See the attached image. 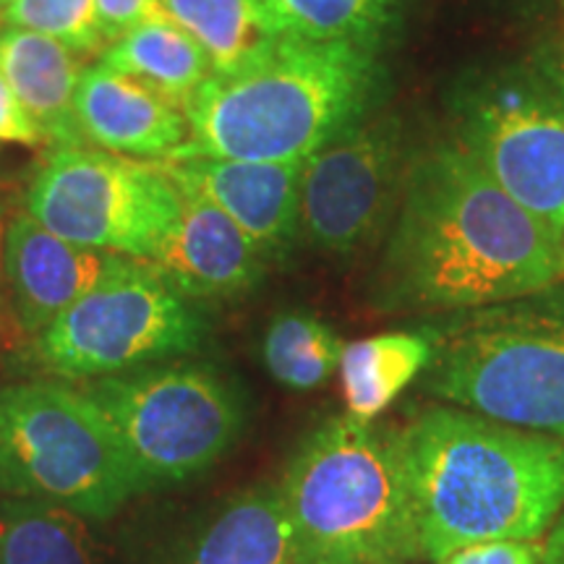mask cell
<instances>
[{
    "mask_svg": "<svg viewBox=\"0 0 564 564\" xmlns=\"http://www.w3.org/2000/svg\"><path fill=\"white\" fill-rule=\"evenodd\" d=\"M183 564H303L280 486H259L232 499Z\"/></svg>",
    "mask_w": 564,
    "mask_h": 564,
    "instance_id": "cell-17",
    "label": "cell"
},
{
    "mask_svg": "<svg viewBox=\"0 0 564 564\" xmlns=\"http://www.w3.org/2000/svg\"><path fill=\"white\" fill-rule=\"evenodd\" d=\"M110 423L141 489L199 476L236 444L243 400L207 364L141 366L82 390Z\"/></svg>",
    "mask_w": 564,
    "mask_h": 564,
    "instance_id": "cell-7",
    "label": "cell"
},
{
    "mask_svg": "<svg viewBox=\"0 0 564 564\" xmlns=\"http://www.w3.org/2000/svg\"><path fill=\"white\" fill-rule=\"evenodd\" d=\"M303 564L426 560L403 432L356 415L322 423L282 481Z\"/></svg>",
    "mask_w": 564,
    "mask_h": 564,
    "instance_id": "cell-4",
    "label": "cell"
},
{
    "mask_svg": "<svg viewBox=\"0 0 564 564\" xmlns=\"http://www.w3.org/2000/svg\"><path fill=\"white\" fill-rule=\"evenodd\" d=\"M505 6L520 11L533 13V17H560L564 19V0H502Z\"/></svg>",
    "mask_w": 564,
    "mask_h": 564,
    "instance_id": "cell-29",
    "label": "cell"
},
{
    "mask_svg": "<svg viewBox=\"0 0 564 564\" xmlns=\"http://www.w3.org/2000/svg\"><path fill=\"white\" fill-rule=\"evenodd\" d=\"M384 89L379 53L278 37L249 63L202 84L186 108L188 141L171 160H306L377 110Z\"/></svg>",
    "mask_w": 564,
    "mask_h": 564,
    "instance_id": "cell-3",
    "label": "cell"
},
{
    "mask_svg": "<svg viewBox=\"0 0 564 564\" xmlns=\"http://www.w3.org/2000/svg\"><path fill=\"white\" fill-rule=\"evenodd\" d=\"M0 141L24 147H37L45 141L40 126L34 123V118L21 105L17 91L11 89L3 74H0Z\"/></svg>",
    "mask_w": 564,
    "mask_h": 564,
    "instance_id": "cell-27",
    "label": "cell"
},
{
    "mask_svg": "<svg viewBox=\"0 0 564 564\" xmlns=\"http://www.w3.org/2000/svg\"><path fill=\"white\" fill-rule=\"evenodd\" d=\"M0 564H91L82 514L66 507L11 499L0 507Z\"/></svg>",
    "mask_w": 564,
    "mask_h": 564,
    "instance_id": "cell-22",
    "label": "cell"
},
{
    "mask_svg": "<svg viewBox=\"0 0 564 564\" xmlns=\"http://www.w3.org/2000/svg\"><path fill=\"white\" fill-rule=\"evenodd\" d=\"M207 319L152 262L116 270L37 335V358L63 379H100L199 348Z\"/></svg>",
    "mask_w": 564,
    "mask_h": 564,
    "instance_id": "cell-8",
    "label": "cell"
},
{
    "mask_svg": "<svg viewBox=\"0 0 564 564\" xmlns=\"http://www.w3.org/2000/svg\"><path fill=\"white\" fill-rule=\"evenodd\" d=\"M11 3V0H0V13H3V9H6V6H9Z\"/></svg>",
    "mask_w": 564,
    "mask_h": 564,
    "instance_id": "cell-31",
    "label": "cell"
},
{
    "mask_svg": "<svg viewBox=\"0 0 564 564\" xmlns=\"http://www.w3.org/2000/svg\"><path fill=\"white\" fill-rule=\"evenodd\" d=\"M432 345L421 333H390L345 345L340 358L348 413L361 421L382 415L394 398L421 377Z\"/></svg>",
    "mask_w": 564,
    "mask_h": 564,
    "instance_id": "cell-20",
    "label": "cell"
},
{
    "mask_svg": "<svg viewBox=\"0 0 564 564\" xmlns=\"http://www.w3.org/2000/svg\"><path fill=\"white\" fill-rule=\"evenodd\" d=\"M76 116L87 144L123 158L171 160L188 141L186 112L105 63L82 70Z\"/></svg>",
    "mask_w": 564,
    "mask_h": 564,
    "instance_id": "cell-15",
    "label": "cell"
},
{
    "mask_svg": "<svg viewBox=\"0 0 564 564\" xmlns=\"http://www.w3.org/2000/svg\"><path fill=\"white\" fill-rule=\"evenodd\" d=\"M162 0H97V19L105 42H118L147 19L162 17Z\"/></svg>",
    "mask_w": 564,
    "mask_h": 564,
    "instance_id": "cell-26",
    "label": "cell"
},
{
    "mask_svg": "<svg viewBox=\"0 0 564 564\" xmlns=\"http://www.w3.org/2000/svg\"><path fill=\"white\" fill-rule=\"evenodd\" d=\"M560 232H562V238H564V220H562V225H560Z\"/></svg>",
    "mask_w": 564,
    "mask_h": 564,
    "instance_id": "cell-32",
    "label": "cell"
},
{
    "mask_svg": "<svg viewBox=\"0 0 564 564\" xmlns=\"http://www.w3.org/2000/svg\"><path fill=\"white\" fill-rule=\"evenodd\" d=\"M162 9L199 42L212 74H228L278 40L259 0H162Z\"/></svg>",
    "mask_w": 564,
    "mask_h": 564,
    "instance_id": "cell-21",
    "label": "cell"
},
{
    "mask_svg": "<svg viewBox=\"0 0 564 564\" xmlns=\"http://www.w3.org/2000/svg\"><path fill=\"white\" fill-rule=\"evenodd\" d=\"M278 37L350 42L382 53L398 34L403 0H259Z\"/></svg>",
    "mask_w": 564,
    "mask_h": 564,
    "instance_id": "cell-19",
    "label": "cell"
},
{
    "mask_svg": "<svg viewBox=\"0 0 564 564\" xmlns=\"http://www.w3.org/2000/svg\"><path fill=\"white\" fill-rule=\"evenodd\" d=\"M528 63L564 95V30L541 42L539 51L533 53V58Z\"/></svg>",
    "mask_w": 564,
    "mask_h": 564,
    "instance_id": "cell-28",
    "label": "cell"
},
{
    "mask_svg": "<svg viewBox=\"0 0 564 564\" xmlns=\"http://www.w3.org/2000/svg\"><path fill=\"white\" fill-rule=\"evenodd\" d=\"M423 390L528 432L564 436V282L419 329Z\"/></svg>",
    "mask_w": 564,
    "mask_h": 564,
    "instance_id": "cell-5",
    "label": "cell"
},
{
    "mask_svg": "<svg viewBox=\"0 0 564 564\" xmlns=\"http://www.w3.org/2000/svg\"><path fill=\"white\" fill-rule=\"evenodd\" d=\"M26 215L70 243L152 262L178 223L181 192L158 162L61 147L34 173Z\"/></svg>",
    "mask_w": 564,
    "mask_h": 564,
    "instance_id": "cell-10",
    "label": "cell"
},
{
    "mask_svg": "<svg viewBox=\"0 0 564 564\" xmlns=\"http://www.w3.org/2000/svg\"><path fill=\"white\" fill-rule=\"evenodd\" d=\"M564 282V238L484 171L455 139L413 150L394 212L377 303L455 314Z\"/></svg>",
    "mask_w": 564,
    "mask_h": 564,
    "instance_id": "cell-1",
    "label": "cell"
},
{
    "mask_svg": "<svg viewBox=\"0 0 564 564\" xmlns=\"http://www.w3.org/2000/svg\"><path fill=\"white\" fill-rule=\"evenodd\" d=\"M544 562L546 564H564V535L554 541L552 549H549V554H544Z\"/></svg>",
    "mask_w": 564,
    "mask_h": 564,
    "instance_id": "cell-30",
    "label": "cell"
},
{
    "mask_svg": "<svg viewBox=\"0 0 564 564\" xmlns=\"http://www.w3.org/2000/svg\"><path fill=\"white\" fill-rule=\"evenodd\" d=\"M345 345L327 324L312 314L288 312L264 335V364L280 384L314 390L340 366Z\"/></svg>",
    "mask_w": 564,
    "mask_h": 564,
    "instance_id": "cell-23",
    "label": "cell"
},
{
    "mask_svg": "<svg viewBox=\"0 0 564 564\" xmlns=\"http://www.w3.org/2000/svg\"><path fill=\"white\" fill-rule=\"evenodd\" d=\"M100 63L144 82L183 112L212 76V63L199 42L183 32L167 13L147 19L112 42L100 55Z\"/></svg>",
    "mask_w": 564,
    "mask_h": 564,
    "instance_id": "cell-18",
    "label": "cell"
},
{
    "mask_svg": "<svg viewBox=\"0 0 564 564\" xmlns=\"http://www.w3.org/2000/svg\"><path fill=\"white\" fill-rule=\"evenodd\" d=\"M144 491L110 423L61 382L0 390V494L105 520Z\"/></svg>",
    "mask_w": 564,
    "mask_h": 564,
    "instance_id": "cell-6",
    "label": "cell"
},
{
    "mask_svg": "<svg viewBox=\"0 0 564 564\" xmlns=\"http://www.w3.org/2000/svg\"><path fill=\"white\" fill-rule=\"evenodd\" d=\"M413 150L398 112L371 110L303 162L301 238L348 259L390 230Z\"/></svg>",
    "mask_w": 564,
    "mask_h": 564,
    "instance_id": "cell-11",
    "label": "cell"
},
{
    "mask_svg": "<svg viewBox=\"0 0 564 564\" xmlns=\"http://www.w3.org/2000/svg\"><path fill=\"white\" fill-rule=\"evenodd\" d=\"M455 141L514 202L564 220V95L531 63L474 70L449 91Z\"/></svg>",
    "mask_w": 564,
    "mask_h": 564,
    "instance_id": "cell-9",
    "label": "cell"
},
{
    "mask_svg": "<svg viewBox=\"0 0 564 564\" xmlns=\"http://www.w3.org/2000/svg\"><path fill=\"white\" fill-rule=\"evenodd\" d=\"M544 554L535 541H484L455 549L436 564H544Z\"/></svg>",
    "mask_w": 564,
    "mask_h": 564,
    "instance_id": "cell-25",
    "label": "cell"
},
{
    "mask_svg": "<svg viewBox=\"0 0 564 564\" xmlns=\"http://www.w3.org/2000/svg\"><path fill=\"white\" fill-rule=\"evenodd\" d=\"M316 564H337V562H316Z\"/></svg>",
    "mask_w": 564,
    "mask_h": 564,
    "instance_id": "cell-33",
    "label": "cell"
},
{
    "mask_svg": "<svg viewBox=\"0 0 564 564\" xmlns=\"http://www.w3.org/2000/svg\"><path fill=\"white\" fill-rule=\"evenodd\" d=\"M173 183L181 192V215L152 264L192 301H228L253 291L270 262L264 251L202 192Z\"/></svg>",
    "mask_w": 564,
    "mask_h": 564,
    "instance_id": "cell-13",
    "label": "cell"
},
{
    "mask_svg": "<svg viewBox=\"0 0 564 564\" xmlns=\"http://www.w3.org/2000/svg\"><path fill=\"white\" fill-rule=\"evenodd\" d=\"M0 21L45 34L76 55H91L105 45L97 0H11Z\"/></svg>",
    "mask_w": 564,
    "mask_h": 564,
    "instance_id": "cell-24",
    "label": "cell"
},
{
    "mask_svg": "<svg viewBox=\"0 0 564 564\" xmlns=\"http://www.w3.org/2000/svg\"><path fill=\"white\" fill-rule=\"evenodd\" d=\"M82 70L76 53L61 42L19 26H0V74L53 150L87 147L76 116Z\"/></svg>",
    "mask_w": 564,
    "mask_h": 564,
    "instance_id": "cell-16",
    "label": "cell"
},
{
    "mask_svg": "<svg viewBox=\"0 0 564 564\" xmlns=\"http://www.w3.org/2000/svg\"><path fill=\"white\" fill-rule=\"evenodd\" d=\"M121 259V253L70 243L30 215L13 217L3 241V270L21 327L30 335L45 333Z\"/></svg>",
    "mask_w": 564,
    "mask_h": 564,
    "instance_id": "cell-14",
    "label": "cell"
},
{
    "mask_svg": "<svg viewBox=\"0 0 564 564\" xmlns=\"http://www.w3.org/2000/svg\"><path fill=\"white\" fill-rule=\"evenodd\" d=\"M303 162L217 158L158 160L167 178L188 183L215 202L267 259H280L301 238Z\"/></svg>",
    "mask_w": 564,
    "mask_h": 564,
    "instance_id": "cell-12",
    "label": "cell"
},
{
    "mask_svg": "<svg viewBox=\"0 0 564 564\" xmlns=\"http://www.w3.org/2000/svg\"><path fill=\"white\" fill-rule=\"evenodd\" d=\"M423 556L535 541L564 507V442L434 408L403 432Z\"/></svg>",
    "mask_w": 564,
    "mask_h": 564,
    "instance_id": "cell-2",
    "label": "cell"
}]
</instances>
